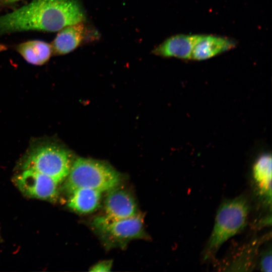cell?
Wrapping results in <instances>:
<instances>
[{
  "label": "cell",
  "instance_id": "obj_1",
  "mask_svg": "<svg viewBox=\"0 0 272 272\" xmlns=\"http://www.w3.org/2000/svg\"><path fill=\"white\" fill-rule=\"evenodd\" d=\"M84 19L82 9L75 0H34L0 16V34L29 30L55 32Z\"/></svg>",
  "mask_w": 272,
  "mask_h": 272
},
{
  "label": "cell",
  "instance_id": "obj_2",
  "mask_svg": "<svg viewBox=\"0 0 272 272\" xmlns=\"http://www.w3.org/2000/svg\"><path fill=\"white\" fill-rule=\"evenodd\" d=\"M249 212V203L244 195L225 199L221 203L206 247L205 259L214 256L226 241L244 229Z\"/></svg>",
  "mask_w": 272,
  "mask_h": 272
},
{
  "label": "cell",
  "instance_id": "obj_3",
  "mask_svg": "<svg viewBox=\"0 0 272 272\" xmlns=\"http://www.w3.org/2000/svg\"><path fill=\"white\" fill-rule=\"evenodd\" d=\"M64 185L71 193L79 188L107 191L119 185V173L108 164L98 160L78 158L72 165Z\"/></svg>",
  "mask_w": 272,
  "mask_h": 272
},
{
  "label": "cell",
  "instance_id": "obj_4",
  "mask_svg": "<svg viewBox=\"0 0 272 272\" xmlns=\"http://www.w3.org/2000/svg\"><path fill=\"white\" fill-rule=\"evenodd\" d=\"M93 227L107 248H124L131 240L147 238L143 218L139 213L132 217L113 219L106 216L96 218Z\"/></svg>",
  "mask_w": 272,
  "mask_h": 272
},
{
  "label": "cell",
  "instance_id": "obj_5",
  "mask_svg": "<svg viewBox=\"0 0 272 272\" xmlns=\"http://www.w3.org/2000/svg\"><path fill=\"white\" fill-rule=\"evenodd\" d=\"M23 163V169H31L47 175L58 184L65 179L72 165L71 156L66 150L50 144L33 148Z\"/></svg>",
  "mask_w": 272,
  "mask_h": 272
},
{
  "label": "cell",
  "instance_id": "obj_6",
  "mask_svg": "<svg viewBox=\"0 0 272 272\" xmlns=\"http://www.w3.org/2000/svg\"><path fill=\"white\" fill-rule=\"evenodd\" d=\"M15 182L23 194L31 197L54 201L58 196L59 184L51 177L31 169H23Z\"/></svg>",
  "mask_w": 272,
  "mask_h": 272
},
{
  "label": "cell",
  "instance_id": "obj_7",
  "mask_svg": "<svg viewBox=\"0 0 272 272\" xmlns=\"http://www.w3.org/2000/svg\"><path fill=\"white\" fill-rule=\"evenodd\" d=\"M118 186L107 191L104 201L105 216L124 219L137 215L139 213L134 198L129 192Z\"/></svg>",
  "mask_w": 272,
  "mask_h": 272
},
{
  "label": "cell",
  "instance_id": "obj_8",
  "mask_svg": "<svg viewBox=\"0 0 272 272\" xmlns=\"http://www.w3.org/2000/svg\"><path fill=\"white\" fill-rule=\"evenodd\" d=\"M235 46V41L228 37L214 35H197L191 59H207L231 50Z\"/></svg>",
  "mask_w": 272,
  "mask_h": 272
},
{
  "label": "cell",
  "instance_id": "obj_9",
  "mask_svg": "<svg viewBox=\"0 0 272 272\" xmlns=\"http://www.w3.org/2000/svg\"><path fill=\"white\" fill-rule=\"evenodd\" d=\"M197 36L195 34L173 35L154 49L152 52L162 57L191 59Z\"/></svg>",
  "mask_w": 272,
  "mask_h": 272
},
{
  "label": "cell",
  "instance_id": "obj_10",
  "mask_svg": "<svg viewBox=\"0 0 272 272\" xmlns=\"http://www.w3.org/2000/svg\"><path fill=\"white\" fill-rule=\"evenodd\" d=\"M252 177L264 204L271 207V156L270 154H263L256 160L253 166Z\"/></svg>",
  "mask_w": 272,
  "mask_h": 272
},
{
  "label": "cell",
  "instance_id": "obj_11",
  "mask_svg": "<svg viewBox=\"0 0 272 272\" xmlns=\"http://www.w3.org/2000/svg\"><path fill=\"white\" fill-rule=\"evenodd\" d=\"M84 32L82 22L64 27L59 30L51 44L52 53L63 55L72 51L82 42Z\"/></svg>",
  "mask_w": 272,
  "mask_h": 272
},
{
  "label": "cell",
  "instance_id": "obj_12",
  "mask_svg": "<svg viewBox=\"0 0 272 272\" xmlns=\"http://www.w3.org/2000/svg\"><path fill=\"white\" fill-rule=\"evenodd\" d=\"M67 206L82 214L93 212L100 205L101 192L89 188H79L71 193Z\"/></svg>",
  "mask_w": 272,
  "mask_h": 272
},
{
  "label": "cell",
  "instance_id": "obj_13",
  "mask_svg": "<svg viewBox=\"0 0 272 272\" xmlns=\"http://www.w3.org/2000/svg\"><path fill=\"white\" fill-rule=\"evenodd\" d=\"M17 51L28 63L40 65L37 51L33 40L20 44L17 47Z\"/></svg>",
  "mask_w": 272,
  "mask_h": 272
},
{
  "label": "cell",
  "instance_id": "obj_14",
  "mask_svg": "<svg viewBox=\"0 0 272 272\" xmlns=\"http://www.w3.org/2000/svg\"><path fill=\"white\" fill-rule=\"evenodd\" d=\"M37 50L40 65L48 61L52 53L51 44L41 40H33Z\"/></svg>",
  "mask_w": 272,
  "mask_h": 272
},
{
  "label": "cell",
  "instance_id": "obj_15",
  "mask_svg": "<svg viewBox=\"0 0 272 272\" xmlns=\"http://www.w3.org/2000/svg\"><path fill=\"white\" fill-rule=\"evenodd\" d=\"M260 269L264 272L271 271V249L267 248L262 252L259 261Z\"/></svg>",
  "mask_w": 272,
  "mask_h": 272
},
{
  "label": "cell",
  "instance_id": "obj_16",
  "mask_svg": "<svg viewBox=\"0 0 272 272\" xmlns=\"http://www.w3.org/2000/svg\"><path fill=\"white\" fill-rule=\"evenodd\" d=\"M112 260H103L93 265L90 268V271L95 272L109 271L112 268Z\"/></svg>",
  "mask_w": 272,
  "mask_h": 272
},
{
  "label": "cell",
  "instance_id": "obj_17",
  "mask_svg": "<svg viewBox=\"0 0 272 272\" xmlns=\"http://www.w3.org/2000/svg\"><path fill=\"white\" fill-rule=\"evenodd\" d=\"M7 49V47L4 44H0V52L5 51Z\"/></svg>",
  "mask_w": 272,
  "mask_h": 272
},
{
  "label": "cell",
  "instance_id": "obj_18",
  "mask_svg": "<svg viewBox=\"0 0 272 272\" xmlns=\"http://www.w3.org/2000/svg\"><path fill=\"white\" fill-rule=\"evenodd\" d=\"M20 0H3V3H11L13 2H16Z\"/></svg>",
  "mask_w": 272,
  "mask_h": 272
},
{
  "label": "cell",
  "instance_id": "obj_19",
  "mask_svg": "<svg viewBox=\"0 0 272 272\" xmlns=\"http://www.w3.org/2000/svg\"><path fill=\"white\" fill-rule=\"evenodd\" d=\"M3 0H0V5L3 4Z\"/></svg>",
  "mask_w": 272,
  "mask_h": 272
}]
</instances>
